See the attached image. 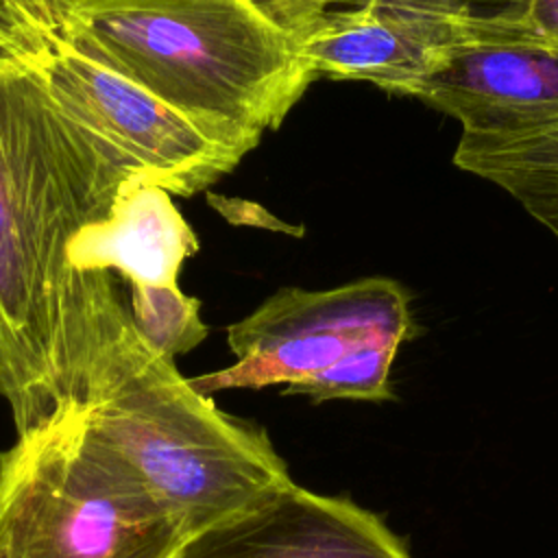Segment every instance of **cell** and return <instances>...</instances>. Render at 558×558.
<instances>
[{
    "instance_id": "cell-1",
    "label": "cell",
    "mask_w": 558,
    "mask_h": 558,
    "mask_svg": "<svg viewBox=\"0 0 558 558\" xmlns=\"http://www.w3.org/2000/svg\"><path fill=\"white\" fill-rule=\"evenodd\" d=\"M133 174L0 54V397L17 436L87 408L131 316L113 275L72 268L68 246Z\"/></svg>"
},
{
    "instance_id": "cell-2",
    "label": "cell",
    "mask_w": 558,
    "mask_h": 558,
    "mask_svg": "<svg viewBox=\"0 0 558 558\" xmlns=\"http://www.w3.org/2000/svg\"><path fill=\"white\" fill-rule=\"evenodd\" d=\"M37 2L70 39L246 153L318 78L257 0Z\"/></svg>"
},
{
    "instance_id": "cell-3",
    "label": "cell",
    "mask_w": 558,
    "mask_h": 558,
    "mask_svg": "<svg viewBox=\"0 0 558 558\" xmlns=\"http://www.w3.org/2000/svg\"><path fill=\"white\" fill-rule=\"evenodd\" d=\"M83 423L190 536L292 482L268 432L201 395L131 316L94 371Z\"/></svg>"
},
{
    "instance_id": "cell-4",
    "label": "cell",
    "mask_w": 558,
    "mask_h": 558,
    "mask_svg": "<svg viewBox=\"0 0 558 558\" xmlns=\"http://www.w3.org/2000/svg\"><path fill=\"white\" fill-rule=\"evenodd\" d=\"M192 536L113 456L83 412L0 451V549L7 558H177Z\"/></svg>"
},
{
    "instance_id": "cell-5",
    "label": "cell",
    "mask_w": 558,
    "mask_h": 558,
    "mask_svg": "<svg viewBox=\"0 0 558 558\" xmlns=\"http://www.w3.org/2000/svg\"><path fill=\"white\" fill-rule=\"evenodd\" d=\"M0 54L33 74L131 172L148 177L172 196L205 190L246 155L70 39L37 0H0Z\"/></svg>"
},
{
    "instance_id": "cell-6",
    "label": "cell",
    "mask_w": 558,
    "mask_h": 558,
    "mask_svg": "<svg viewBox=\"0 0 558 558\" xmlns=\"http://www.w3.org/2000/svg\"><path fill=\"white\" fill-rule=\"evenodd\" d=\"M412 299L390 277H364L327 290L281 288L253 314L229 325L227 344L235 362L190 377V384L207 397L240 388H286L366 344H403L421 333Z\"/></svg>"
},
{
    "instance_id": "cell-7",
    "label": "cell",
    "mask_w": 558,
    "mask_h": 558,
    "mask_svg": "<svg viewBox=\"0 0 558 558\" xmlns=\"http://www.w3.org/2000/svg\"><path fill=\"white\" fill-rule=\"evenodd\" d=\"M408 98L453 118L462 135H514L558 122V44L525 20H488Z\"/></svg>"
},
{
    "instance_id": "cell-8",
    "label": "cell",
    "mask_w": 558,
    "mask_h": 558,
    "mask_svg": "<svg viewBox=\"0 0 558 558\" xmlns=\"http://www.w3.org/2000/svg\"><path fill=\"white\" fill-rule=\"evenodd\" d=\"M482 22L488 20L401 0H366L327 9L290 31L318 78L360 81L408 96Z\"/></svg>"
},
{
    "instance_id": "cell-9",
    "label": "cell",
    "mask_w": 558,
    "mask_h": 558,
    "mask_svg": "<svg viewBox=\"0 0 558 558\" xmlns=\"http://www.w3.org/2000/svg\"><path fill=\"white\" fill-rule=\"evenodd\" d=\"M177 558H412L375 512L294 482L192 536Z\"/></svg>"
},
{
    "instance_id": "cell-10",
    "label": "cell",
    "mask_w": 558,
    "mask_h": 558,
    "mask_svg": "<svg viewBox=\"0 0 558 558\" xmlns=\"http://www.w3.org/2000/svg\"><path fill=\"white\" fill-rule=\"evenodd\" d=\"M198 251V238L172 203V194L148 177H129L107 218L85 225L68 257L81 272H118L129 286L174 288L179 270Z\"/></svg>"
},
{
    "instance_id": "cell-11",
    "label": "cell",
    "mask_w": 558,
    "mask_h": 558,
    "mask_svg": "<svg viewBox=\"0 0 558 558\" xmlns=\"http://www.w3.org/2000/svg\"><path fill=\"white\" fill-rule=\"evenodd\" d=\"M453 166L510 194L558 240V122L514 135H460Z\"/></svg>"
},
{
    "instance_id": "cell-12",
    "label": "cell",
    "mask_w": 558,
    "mask_h": 558,
    "mask_svg": "<svg viewBox=\"0 0 558 558\" xmlns=\"http://www.w3.org/2000/svg\"><path fill=\"white\" fill-rule=\"evenodd\" d=\"M131 318L142 338L161 355L174 360L196 349L207 338L201 301L174 288L129 286Z\"/></svg>"
},
{
    "instance_id": "cell-13",
    "label": "cell",
    "mask_w": 558,
    "mask_h": 558,
    "mask_svg": "<svg viewBox=\"0 0 558 558\" xmlns=\"http://www.w3.org/2000/svg\"><path fill=\"white\" fill-rule=\"evenodd\" d=\"M401 344L375 342L366 344L327 371L307 377L294 386H286L283 395H305L314 403L333 399L353 401H395L397 395L390 386V368Z\"/></svg>"
},
{
    "instance_id": "cell-14",
    "label": "cell",
    "mask_w": 558,
    "mask_h": 558,
    "mask_svg": "<svg viewBox=\"0 0 558 558\" xmlns=\"http://www.w3.org/2000/svg\"><path fill=\"white\" fill-rule=\"evenodd\" d=\"M288 31L336 7H351L366 0H257ZM440 9L473 20H525L530 0H401Z\"/></svg>"
},
{
    "instance_id": "cell-15",
    "label": "cell",
    "mask_w": 558,
    "mask_h": 558,
    "mask_svg": "<svg viewBox=\"0 0 558 558\" xmlns=\"http://www.w3.org/2000/svg\"><path fill=\"white\" fill-rule=\"evenodd\" d=\"M525 22L536 35L558 44V0H530Z\"/></svg>"
},
{
    "instance_id": "cell-16",
    "label": "cell",
    "mask_w": 558,
    "mask_h": 558,
    "mask_svg": "<svg viewBox=\"0 0 558 558\" xmlns=\"http://www.w3.org/2000/svg\"><path fill=\"white\" fill-rule=\"evenodd\" d=\"M0 558H7V554H4V551H2V549H0Z\"/></svg>"
}]
</instances>
